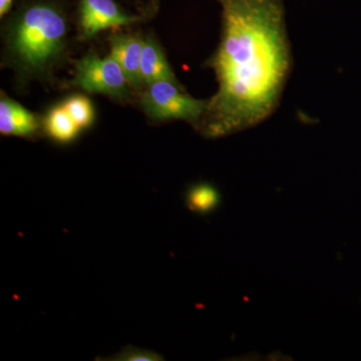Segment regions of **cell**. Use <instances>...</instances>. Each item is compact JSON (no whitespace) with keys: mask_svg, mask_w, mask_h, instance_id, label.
Wrapping results in <instances>:
<instances>
[{"mask_svg":"<svg viewBox=\"0 0 361 361\" xmlns=\"http://www.w3.org/2000/svg\"><path fill=\"white\" fill-rule=\"evenodd\" d=\"M140 71L144 87L159 80L179 82L161 44L153 35H147L145 37Z\"/></svg>","mask_w":361,"mask_h":361,"instance_id":"ba28073f","label":"cell"},{"mask_svg":"<svg viewBox=\"0 0 361 361\" xmlns=\"http://www.w3.org/2000/svg\"><path fill=\"white\" fill-rule=\"evenodd\" d=\"M75 21L82 40L94 39L97 33L142 23L145 13H132L116 0H73Z\"/></svg>","mask_w":361,"mask_h":361,"instance_id":"5b68a950","label":"cell"},{"mask_svg":"<svg viewBox=\"0 0 361 361\" xmlns=\"http://www.w3.org/2000/svg\"><path fill=\"white\" fill-rule=\"evenodd\" d=\"M63 106L80 130L92 125L94 116V106L87 97L77 94L68 97Z\"/></svg>","mask_w":361,"mask_h":361,"instance_id":"30bf717a","label":"cell"},{"mask_svg":"<svg viewBox=\"0 0 361 361\" xmlns=\"http://www.w3.org/2000/svg\"><path fill=\"white\" fill-rule=\"evenodd\" d=\"M221 39L206 66L217 92L196 129L220 137L255 127L276 110L291 66L283 0H217Z\"/></svg>","mask_w":361,"mask_h":361,"instance_id":"6da1fadb","label":"cell"},{"mask_svg":"<svg viewBox=\"0 0 361 361\" xmlns=\"http://www.w3.org/2000/svg\"><path fill=\"white\" fill-rule=\"evenodd\" d=\"M111 56L123 68L133 89L144 87L141 78V58L145 37L130 33H116L109 39Z\"/></svg>","mask_w":361,"mask_h":361,"instance_id":"8992f818","label":"cell"},{"mask_svg":"<svg viewBox=\"0 0 361 361\" xmlns=\"http://www.w3.org/2000/svg\"><path fill=\"white\" fill-rule=\"evenodd\" d=\"M145 87L140 104L152 120L186 121L196 128L210 103V99L190 96L180 82L159 80Z\"/></svg>","mask_w":361,"mask_h":361,"instance_id":"3957f363","label":"cell"},{"mask_svg":"<svg viewBox=\"0 0 361 361\" xmlns=\"http://www.w3.org/2000/svg\"><path fill=\"white\" fill-rule=\"evenodd\" d=\"M45 130L52 139L61 142L73 141L80 130L63 104L49 111L45 118Z\"/></svg>","mask_w":361,"mask_h":361,"instance_id":"9c48e42d","label":"cell"},{"mask_svg":"<svg viewBox=\"0 0 361 361\" xmlns=\"http://www.w3.org/2000/svg\"><path fill=\"white\" fill-rule=\"evenodd\" d=\"M39 129V121L32 111L1 92L0 97V133L6 135L30 137Z\"/></svg>","mask_w":361,"mask_h":361,"instance_id":"52a82bcc","label":"cell"},{"mask_svg":"<svg viewBox=\"0 0 361 361\" xmlns=\"http://www.w3.org/2000/svg\"><path fill=\"white\" fill-rule=\"evenodd\" d=\"M116 360H130V361H154L160 360L161 358L155 353L149 351L141 350V349H126L120 355H116Z\"/></svg>","mask_w":361,"mask_h":361,"instance_id":"7c38bea8","label":"cell"},{"mask_svg":"<svg viewBox=\"0 0 361 361\" xmlns=\"http://www.w3.org/2000/svg\"><path fill=\"white\" fill-rule=\"evenodd\" d=\"M13 4L14 0H0V18H4L11 13Z\"/></svg>","mask_w":361,"mask_h":361,"instance_id":"4fadbf2b","label":"cell"},{"mask_svg":"<svg viewBox=\"0 0 361 361\" xmlns=\"http://www.w3.org/2000/svg\"><path fill=\"white\" fill-rule=\"evenodd\" d=\"M218 196L215 190L208 185L195 187L189 193V205L194 210L208 211L217 203Z\"/></svg>","mask_w":361,"mask_h":361,"instance_id":"8fae6325","label":"cell"},{"mask_svg":"<svg viewBox=\"0 0 361 361\" xmlns=\"http://www.w3.org/2000/svg\"><path fill=\"white\" fill-rule=\"evenodd\" d=\"M4 27V65L21 82L45 80L65 59L71 0H18Z\"/></svg>","mask_w":361,"mask_h":361,"instance_id":"7a4b0ae2","label":"cell"},{"mask_svg":"<svg viewBox=\"0 0 361 361\" xmlns=\"http://www.w3.org/2000/svg\"><path fill=\"white\" fill-rule=\"evenodd\" d=\"M71 84L90 94H101L126 101L130 87L123 68L113 56L101 58L94 52L85 54L75 63Z\"/></svg>","mask_w":361,"mask_h":361,"instance_id":"277c9868","label":"cell"}]
</instances>
